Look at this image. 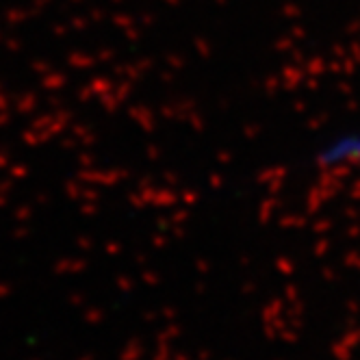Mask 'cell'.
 <instances>
[{
	"label": "cell",
	"mask_w": 360,
	"mask_h": 360,
	"mask_svg": "<svg viewBox=\"0 0 360 360\" xmlns=\"http://www.w3.org/2000/svg\"><path fill=\"white\" fill-rule=\"evenodd\" d=\"M315 163L328 172L360 167V126L326 137L315 150Z\"/></svg>",
	"instance_id": "6da1fadb"
}]
</instances>
